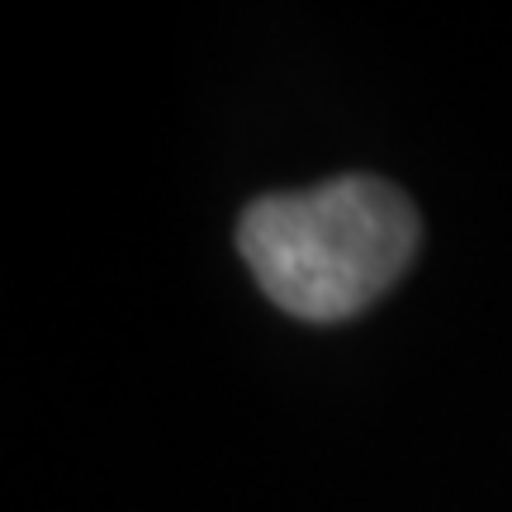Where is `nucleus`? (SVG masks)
Listing matches in <instances>:
<instances>
[{
	"instance_id": "f257e3e1",
	"label": "nucleus",
	"mask_w": 512,
	"mask_h": 512,
	"mask_svg": "<svg viewBox=\"0 0 512 512\" xmlns=\"http://www.w3.org/2000/svg\"><path fill=\"white\" fill-rule=\"evenodd\" d=\"M418 242L413 200L370 171L261 195L238 219V252L261 294L304 323H347L370 309L413 266Z\"/></svg>"
}]
</instances>
